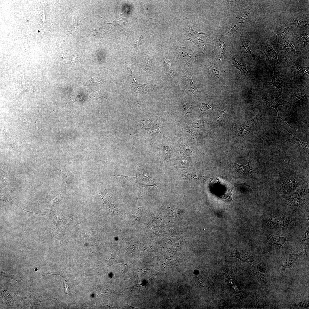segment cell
Wrapping results in <instances>:
<instances>
[{"label":"cell","instance_id":"cell-13","mask_svg":"<svg viewBox=\"0 0 309 309\" xmlns=\"http://www.w3.org/2000/svg\"><path fill=\"white\" fill-rule=\"evenodd\" d=\"M243 23V21L240 19H238L237 20L233 22L230 25L227 29V33L228 35L231 34L235 31Z\"/></svg>","mask_w":309,"mask_h":309},{"label":"cell","instance_id":"cell-10","mask_svg":"<svg viewBox=\"0 0 309 309\" xmlns=\"http://www.w3.org/2000/svg\"><path fill=\"white\" fill-rule=\"evenodd\" d=\"M264 50V51L267 58H268L269 59L272 60L279 64L280 63L277 59L278 53L274 51L272 46L268 45L267 49H265Z\"/></svg>","mask_w":309,"mask_h":309},{"label":"cell","instance_id":"cell-15","mask_svg":"<svg viewBox=\"0 0 309 309\" xmlns=\"http://www.w3.org/2000/svg\"><path fill=\"white\" fill-rule=\"evenodd\" d=\"M259 115H256L254 117L247 121L243 126L247 129H250L252 128L259 120Z\"/></svg>","mask_w":309,"mask_h":309},{"label":"cell","instance_id":"cell-23","mask_svg":"<svg viewBox=\"0 0 309 309\" xmlns=\"http://www.w3.org/2000/svg\"><path fill=\"white\" fill-rule=\"evenodd\" d=\"M242 50L243 54L246 56L248 57H253V55L252 54L248 45L246 44L245 41L244 42V44L242 46Z\"/></svg>","mask_w":309,"mask_h":309},{"label":"cell","instance_id":"cell-27","mask_svg":"<svg viewBox=\"0 0 309 309\" xmlns=\"http://www.w3.org/2000/svg\"><path fill=\"white\" fill-rule=\"evenodd\" d=\"M92 33L96 36L100 37L102 36L104 33L99 28H96L92 30Z\"/></svg>","mask_w":309,"mask_h":309},{"label":"cell","instance_id":"cell-4","mask_svg":"<svg viewBox=\"0 0 309 309\" xmlns=\"http://www.w3.org/2000/svg\"><path fill=\"white\" fill-rule=\"evenodd\" d=\"M176 49L178 54L183 60L191 62L194 60V53L190 49L182 47H177Z\"/></svg>","mask_w":309,"mask_h":309},{"label":"cell","instance_id":"cell-17","mask_svg":"<svg viewBox=\"0 0 309 309\" xmlns=\"http://www.w3.org/2000/svg\"><path fill=\"white\" fill-rule=\"evenodd\" d=\"M218 52L219 55L221 59L223 58V56L225 51V45L224 41L219 39L218 42Z\"/></svg>","mask_w":309,"mask_h":309},{"label":"cell","instance_id":"cell-22","mask_svg":"<svg viewBox=\"0 0 309 309\" xmlns=\"http://www.w3.org/2000/svg\"><path fill=\"white\" fill-rule=\"evenodd\" d=\"M209 69L211 72L215 76L219 78L222 79L218 68L216 66L211 65L209 68Z\"/></svg>","mask_w":309,"mask_h":309},{"label":"cell","instance_id":"cell-9","mask_svg":"<svg viewBox=\"0 0 309 309\" xmlns=\"http://www.w3.org/2000/svg\"><path fill=\"white\" fill-rule=\"evenodd\" d=\"M138 65L139 67L142 68L150 75L152 74V61L150 58H146L143 63L138 64Z\"/></svg>","mask_w":309,"mask_h":309},{"label":"cell","instance_id":"cell-5","mask_svg":"<svg viewBox=\"0 0 309 309\" xmlns=\"http://www.w3.org/2000/svg\"><path fill=\"white\" fill-rule=\"evenodd\" d=\"M185 76L186 85L189 90L192 94L196 96H198L200 95L201 93L199 91L193 83L191 74L189 73H187Z\"/></svg>","mask_w":309,"mask_h":309},{"label":"cell","instance_id":"cell-18","mask_svg":"<svg viewBox=\"0 0 309 309\" xmlns=\"http://www.w3.org/2000/svg\"><path fill=\"white\" fill-rule=\"evenodd\" d=\"M132 86L136 89L138 91L142 92L144 90H146L148 88H149L150 84H140V83H136L134 82H132Z\"/></svg>","mask_w":309,"mask_h":309},{"label":"cell","instance_id":"cell-8","mask_svg":"<svg viewBox=\"0 0 309 309\" xmlns=\"http://www.w3.org/2000/svg\"><path fill=\"white\" fill-rule=\"evenodd\" d=\"M248 154L249 156V161L247 165H242L238 164L237 163H232V165L235 170L241 174H247L251 170L250 166V161L249 153H248Z\"/></svg>","mask_w":309,"mask_h":309},{"label":"cell","instance_id":"cell-7","mask_svg":"<svg viewBox=\"0 0 309 309\" xmlns=\"http://www.w3.org/2000/svg\"><path fill=\"white\" fill-rule=\"evenodd\" d=\"M292 220H288L284 218H274L271 219L270 221V223L271 226L276 228H282L285 227L290 222L292 221Z\"/></svg>","mask_w":309,"mask_h":309},{"label":"cell","instance_id":"cell-32","mask_svg":"<svg viewBox=\"0 0 309 309\" xmlns=\"http://www.w3.org/2000/svg\"><path fill=\"white\" fill-rule=\"evenodd\" d=\"M249 132L243 128V126H241L239 130V135L241 137H245L248 133Z\"/></svg>","mask_w":309,"mask_h":309},{"label":"cell","instance_id":"cell-11","mask_svg":"<svg viewBox=\"0 0 309 309\" xmlns=\"http://www.w3.org/2000/svg\"><path fill=\"white\" fill-rule=\"evenodd\" d=\"M104 79L97 76H95L88 80L86 84L91 87L100 86L103 84Z\"/></svg>","mask_w":309,"mask_h":309},{"label":"cell","instance_id":"cell-21","mask_svg":"<svg viewBox=\"0 0 309 309\" xmlns=\"http://www.w3.org/2000/svg\"><path fill=\"white\" fill-rule=\"evenodd\" d=\"M233 60L234 62H233V64L234 66L236 67V68L239 66H240L238 69L240 71H244V70L248 73H251L250 72V71H248L247 70V69L246 67H248L245 64H243L240 62L236 61L234 58H233Z\"/></svg>","mask_w":309,"mask_h":309},{"label":"cell","instance_id":"cell-29","mask_svg":"<svg viewBox=\"0 0 309 309\" xmlns=\"http://www.w3.org/2000/svg\"><path fill=\"white\" fill-rule=\"evenodd\" d=\"M211 108V106L206 102L201 103L199 105L200 110L202 111H205Z\"/></svg>","mask_w":309,"mask_h":309},{"label":"cell","instance_id":"cell-16","mask_svg":"<svg viewBox=\"0 0 309 309\" xmlns=\"http://www.w3.org/2000/svg\"><path fill=\"white\" fill-rule=\"evenodd\" d=\"M231 256L238 258L244 262H249L252 260L249 255L242 253H234L231 254Z\"/></svg>","mask_w":309,"mask_h":309},{"label":"cell","instance_id":"cell-25","mask_svg":"<svg viewBox=\"0 0 309 309\" xmlns=\"http://www.w3.org/2000/svg\"><path fill=\"white\" fill-rule=\"evenodd\" d=\"M293 65L295 67V68L298 70L299 71L302 72L305 74L304 71L306 72L309 74L308 67H305L300 65L295 62H293Z\"/></svg>","mask_w":309,"mask_h":309},{"label":"cell","instance_id":"cell-24","mask_svg":"<svg viewBox=\"0 0 309 309\" xmlns=\"http://www.w3.org/2000/svg\"><path fill=\"white\" fill-rule=\"evenodd\" d=\"M286 129L287 130L288 132L290 134V135L293 137V138L295 140H296V141H297V142L299 144H300V145H301L302 146L303 149H304V150L306 152H308V149H309V144H308V143H307V142H304L301 141V140H300L299 139L296 138H295L291 134L290 132L288 131V130L286 128Z\"/></svg>","mask_w":309,"mask_h":309},{"label":"cell","instance_id":"cell-19","mask_svg":"<svg viewBox=\"0 0 309 309\" xmlns=\"http://www.w3.org/2000/svg\"><path fill=\"white\" fill-rule=\"evenodd\" d=\"M164 63L168 72L173 78L174 77V74L171 63L168 59L164 60Z\"/></svg>","mask_w":309,"mask_h":309},{"label":"cell","instance_id":"cell-33","mask_svg":"<svg viewBox=\"0 0 309 309\" xmlns=\"http://www.w3.org/2000/svg\"><path fill=\"white\" fill-rule=\"evenodd\" d=\"M306 94H303L302 93H300V94H298V95H296L295 94H294L292 95L294 96L295 97H297L301 101L304 102L307 99V96L306 97V95L304 96Z\"/></svg>","mask_w":309,"mask_h":309},{"label":"cell","instance_id":"cell-3","mask_svg":"<svg viewBox=\"0 0 309 309\" xmlns=\"http://www.w3.org/2000/svg\"><path fill=\"white\" fill-rule=\"evenodd\" d=\"M189 29L184 35V40L191 41L197 46L200 47V45L204 43L207 40L208 33H200L193 30L190 25L189 24Z\"/></svg>","mask_w":309,"mask_h":309},{"label":"cell","instance_id":"cell-30","mask_svg":"<svg viewBox=\"0 0 309 309\" xmlns=\"http://www.w3.org/2000/svg\"><path fill=\"white\" fill-rule=\"evenodd\" d=\"M184 109L186 115L187 116H189L192 111L191 105L186 103L184 105Z\"/></svg>","mask_w":309,"mask_h":309},{"label":"cell","instance_id":"cell-26","mask_svg":"<svg viewBox=\"0 0 309 309\" xmlns=\"http://www.w3.org/2000/svg\"><path fill=\"white\" fill-rule=\"evenodd\" d=\"M1 275L6 277H7L12 279L14 280L17 281L19 282L20 281L19 280V278H21L19 276H15L8 274L1 270H0Z\"/></svg>","mask_w":309,"mask_h":309},{"label":"cell","instance_id":"cell-1","mask_svg":"<svg viewBox=\"0 0 309 309\" xmlns=\"http://www.w3.org/2000/svg\"><path fill=\"white\" fill-rule=\"evenodd\" d=\"M158 118L151 116L147 120H142L141 122L143 124V126L140 129V132L145 138H150L152 140V136L154 134L160 132L162 134L161 132V130L165 126L157 122Z\"/></svg>","mask_w":309,"mask_h":309},{"label":"cell","instance_id":"cell-14","mask_svg":"<svg viewBox=\"0 0 309 309\" xmlns=\"http://www.w3.org/2000/svg\"><path fill=\"white\" fill-rule=\"evenodd\" d=\"M289 30L288 27L284 24L279 27L277 31V34L279 37L284 39L287 36Z\"/></svg>","mask_w":309,"mask_h":309},{"label":"cell","instance_id":"cell-20","mask_svg":"<svg viewBox=\"0 0 309 309\" xmlns=\"http://www.w3.org/2000/svg\"><path fill=\"white\" fill-rule=\"evenodd\" d=\"M298 38L300 43L304 45H306L308 44L309 37L308 35L304 33L299 35Z\"/></svg>","mask_w":309,"mask_h":309},{"label":"cell","instance_id":"cell-6","mask_svg":"<svg viewBox=\"0 0 309 309\" xmlns=\"http://www.w3.org/2000/svg\"><path fill=\"white\" fill-rule=\"evenodd\" d=\"M274 74L272 77V80L270 82H268L269 85H272L275 86L278 90H280L282 84V79L281 74L277 69L273 68Z\"/></svg>","mask_w":309,"mask_h":309},{"label":"cell","instance_id":"cell-2","mask_svg":"<svg viewBox=\"0 0 309 309\" xmlns=\"http://www.w3.org/2000/svg\"><path fill=\"white\" fill-rule=\"evenodd\" d=\"M263 99L265 102L267 107H271L274 108L277 111L278 113V118H281L283 121L288 125L290 127L297 130L290 125L286 122L280 116L278 110V107L280 105H282L287 108L290 106V103L287 101L284 100L276 96L273 92L264 95L263 97Z\"/></svg>","mask_w":309,"mask_h":309},{"label":"cell","instance_id":"cell-31","mask_svg":"<svg viewBox=\"0 0 309 309\" xmlns=\"http://www.w3.org/2000/svg\"><path fill=\"white\" fill-rule=\"evenodd\" d=\"M294 23L295 25L299 27H304L306 26V24L304 21L296 19H294Z\"/></svg>","mask_w":309,"mask_h":309},{"label":"cell","instance_id":"cell-12","mask_svg":"<svg viewBox=\"0 0 309 309\" xmlns=\"http://www.w3.org/2000/svg\"><path fill=\"white\" fill-rule=\"evenodd\" d=\"M268 239L272 243L276 245H282L286 241L285 238L283 237L274 235H270Z\"/></svg>","mask_w":309,"mask_h":309},{"label":"cell","instance_id":"cell-35","mask_svg":"<svg viewBox=\"0 0 309 309\" xmlns=\"http://www.w3.org/2000/svg\"><path fill=\"white\" fill-rule=\"evenodd\" d=\"M112 176H121V177H129V178H130V177H132V178H136V177H137V174H136V177H128V176H124V175H112Z\"/></svg>","mask_w":309,"mask_h":309},{"label":"cell","instance_id":"cell-28","mask_svg":"<svg viewBox=\"0 0 309 309\" xmlns=\"http://www.w3.org/2000/svg\"><path fill=\"white\" fill-rule=\"evenodd\" d=\"M285 42L287 43V44H284L285 47L286 49H287L290 52L296 53H297V52L295 50L294 47L291 42H287L286 41H285Z\"/></svg>","mask_w":309,"mask_h":309},{"label":"cell","instance_id":"cell-34","mask_svg":"<svg viewBox=\"0 0 309 309\" xmlns=\"http://www.w3.org/2000/svg\"><path fill=\"white\" fill-rule=\"evenodd\" d=\"M63 278L64 280V286L65 288V293L67 294L68 295H70V293L69 291V288L68 286V284L66 280L64 279V278L62 276H61Z\"/></svg>","mask_w":309,"mask_h":309}]
</instances>
